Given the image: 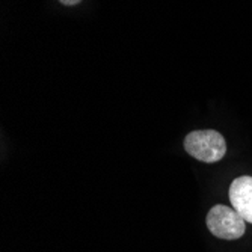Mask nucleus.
Masks as SVG:
<instances>
[{"label":"nucleus","instance_id":"nucleus-1","mask_svg":"<svg viewBox=\"0 0 252 252\" xmlns=\"http://www.w3.org/2000/svg\"><path fill=\"white\" fill-rule=\"evenodd\" d=\"M185 150L199 162L215 163L225 156L226 144L223 136L215 130H196L186 136Z\"/></svg>","mask_w":252,"mask_h":252},{"label":"nucleus","instance_id":"nucleus-2","mask_svg":"<svg viewBox=\"0 0 252 252\" xmlns=\"http://www.w3.org/2000/svg\"><path fill=\"white\" fill-rule=\"evenodd\" d=\"M207 226L213 236L223 240H236L245 234L246 220L226 205H215L207 215Z\"/></svg>","mask_w":252,"mask_h":252},{"label":"nucleus","instance_id":"nucleus-3","mask_svg":"<svg viewBox=\"0 0 252 252\" xmlns=\"http://www.w3.org/2000/svg\"><path fill=\"white\" fill-rule=\"evenodd\" d=\"M230 201L233 209L248 223H252V177L243 175L231 183Z\"/></svg>","mask_w":252,"mask_h":252},{"label":"nucleus","instance_id":"nucleus-4","mask_svg":"<svg viewBox=\"0 0 252 252\" xmlns=\"http://www.w3.org/2000/svg\"><path fill=\"white\" fill-rule=\"evenodd\" d=\"M61 3H63V5H66V6H73V5H77V3H80L82 0H59Z\"/></svg>","mask_w":252,"mask_h":252}]
</instances>
